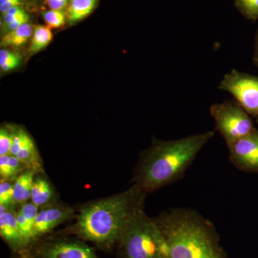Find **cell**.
Here are the masks:
<instances>
[{"label":"cell","mask_w":258,"mask_h":258,"mask_svg":"<svg viewBox=\"0 0 258 258\" xmlns=\"http://www.w3.org/2000/svg\"><path fill=\"white\" fill-rule=\"evenodd\" d=\"M145 193L134 184L123 192L86 204L80 210L74 232L101 248L113 247L129 220L144 207Z\"/></svg>","instance_id":"obj_1"},{"label":"cell","mask_w":258,"mask_h":258,"mask_svg":"<svg viewBox=\"0 0 258 258\" xmlns=\"http://www.w3.org/2000/svg\"><path fill=\"white\" fill-rule=\"evenodd\" d=\"M214 136V132H208L158 142L141 160L135 184L144 192H149L176 181Z\"/></svg>","instance_id":"obj_2"},{"label":"cell","mask_w":258,"mask_h":258,"mask_svg":"<svg viewBox=\"0 0 258 258\" xmlns=\"http://www.w3.org/2000/svg\"><path fill=\"white\" fill-rule=\"evenodd\" d=\"M166 243V258H227L213 225L187 209L156 219Z\"/></svg>","instance_id":"obj_3"},{"label":"cell","mask_w":258,"mask_h":258,"mask_svg":"<svg viewBox=\"0 0 258 258\" xmlns=\"http://www.w3.org/2000/svg\"><path fill=\"white\" fill-rule=\"evenodd\" d=\"M120 258H166L165 238L156 219L144 207L134 214L118 242Z\"/></svg>","instance_id":"obj_4"},{"label":"cell","mask_w":258,"mask_h":258,"mask_svg":"<svg viewBox=\"0 0 258 258\" xmlns=\"http://www.w3.org/2000/svg\"><path fill=\"white\" fill-rule=\"evenodd\" d=\"M210 114L215 120V129L227 146L255 129L248 113L236 101H226L212 105Z\"/></svg>","instance_id":"obj_5"},{"label":"cell","mask_w":258,"mask_h":258,"mask_svg":"<svg viewBox=\"0 0 258 258\" xmlns=\"http://www.w3.org/2000/svg\"><path fill=\"white\" fill-rule=\"evenodd\" d=\"M219 89L230 93L244 111L258 118V76L233 69L222 78Z\"/></svg>","instance_id":"obj_6"},{"label":"cell","mask_w":258,"mask_h":258,"mask_svg":"<svg viewBox=\"0 0 258 258\" xmlns=\"http://www.w3.org/2000/svg\"><path fill=\"white\" fill-rule=\"evenodd\" d=\"M35 258H98L94 249L75 239L58 238L39 246Z\"/></svg>","instance_id":"obj_7"},{"label":"cell","mask_w":258,"mask_h":258,"mask_svg":"<svg viewBox=\"0 0 258 258\" xmlns=\"http://www.w3.org/2000/svg\"><path fill=\"white\" fill-rule=\"evenodd\" d=\"M230 159L240 170L258 172V130L227 146Z\"/></svg>","instance_id":"obj_8"},{"label":"cell","mask_w":258,"mask_h":258,"mask_svg":"<svg viewBox=\"0 0 258 258\" xmlns=\"http://www.w3.org/2000/svg\"><path fill=\"white\" fill-rule=\"evenodd\" d=\"M10 155L15 156L28 169L42 171L41 159L31 137L25 131L19 128L13 130V144Z\"/></svg>","instance_id":"obj_9"},{"label":"cell","mask_w":258,"mask_h":258,"mask_svg":"<svg viewBox=\"0 0 258 258\" xmlns=\"http://www.w3.org/2000/svg\"><path fill=\"white\" fill-rule=\"evenodd\" d=\"M74 215V209L62 205H47L39 212L34 225V240L48 233Z\"/></svg>","instance_id":"obj_10"},{"label":"cell","mask_w":258,"mask_h":258,"mask_svg":"<svg viewBox=\"0 0 258 258\" xmlns=\"http://www.w3.org/2000/svg\"><path fill=\"white\" fill-rule=\"evenodd\" d=\"M16 212L10 208L0 214V235L13 250L21 252L26 246L19 230Z\"/></svg>","instance_id":"obj_11"},{"label":"cell","mask_w":258,"mask_h":258,"mask_svg":"<svg viewBox=\"0 0 258 258\" xmlns=\"http://www.w3.org/2000/svg\"><path fill=\"white\" fill-rule=\"evenodd\" d=\"M36 172L32 169H27L15 180L13 183L15 204H24L31 199L32 185Z\"/></svg>","instance_id":"obj_12"},{"label":"cell","mask_w":258,"mask_h":258,"mask_svg":"<svg viewBox=\"0 0 258 258\" xmlns=\"http://www.w3.org/2000/svg\"><path fill=\"white\" fill-rule=\"evenodd\" d=\"M97 1L98 0H69L64 12L67 21L75 23L87 18L96 8Z\"/></svg>","instance_id":"obj_13"},{"label":"cell","mask_w":258,"mask_h":258,"mask_svg":"<svg viewBox=\"0 0 258 258\" xmlns=\"http://www.w3.org/2000/svg\"><path fill=\"white\" fill-rule=\"evenodd\" d=\"M53 197V189L47 179L42 176H36L32 185V203L37 208H42L50 204Z\"/></svg>","instance_id":"obj_14"},{"label":"cell","mask_w":258,"mask_h":258,"mask_svg":"<svg viewBox=\"0 0 258 258\" xmlns=\"http://www.w3.org/2000/svg\"><path fill=\"white\" fill-rule=\"evenodd\" d=\"M33 26L30 23H25L18 28L7 32L2 37V47H20L26 44L29 39L32 37L34 32Z\"/></svg>","instance_id":"obj_15"},{"label":"cell","mask_w":258,"mask_h":258,"mask_svg":"<svg viewBox=\"0 0 258 258\" xmlns=\"http://www.w3.org/2000/svg\"><path fill=\"white\" fill-rule=\"evenodd\" d=\"M52 32L51 29L46 25H37L34 29L31 42L29 47V52L31 54L37 53L43 50L52 41Z\"/></svg>","instance_id":"obj_16"},{"label":"cell","mask_w":258,"mask_h":258,"mask_svg":"<svg viewBox=\"0 0 258 258\" xmlns=\"http://www.w3.org/2000/svg\"><path fill=\"white\" fill-rule=\"evenodd\" d=\"M235 6L244 18L258 20V0H235Z\"/></svg>","instance_id":"obj_17"},{"label":"cell","mask_w":258,"mask_h":258,"mask_svg":"<svg viewBox=\"0 0 258 258\" xmlns=\"http://www.w3.org/2000/svg\"><path fill=\"white\" fill-rule=\"evenodd\" d=\"M21 62V57L15 52L7 50L0 51V68L4 72H8L18 68Z\"/></svg>","instance_id":"obj_18"},{"label":"cell","mask_w":258,"mask_h":258,"mask_svg":"<svg viewBox=\"0 0 258 258\" xmlns=\"http://www.w3.org/2000/svg\"><path fill=\"white\" fill-rule=\"evenodd\" d=\"M44 21L50 29L60 28L66 23V13L63 11L50 10L43 14Z\"/></svg>","instance_id":"obj_19"},{"label":"cell","mask_w":258,"mask_h":258,"mask_svg":"<svg viewBox=\"0 0 258 258\" xmlns=\"http://www.w3.org/2000/svg\"><path fill=\"white\" fill-rule=\"evenodd\" d=\"M14 202V184L11 181L1 179L0 181V205L11 207Z\"/></svg>","instance_id":"obj_20"},{"label":"cell","mask_w":258,"mask_h":258,"mask_svg":"<svg viewBox=\"0 0 258 258\" xmlns=\"http://www.w3.org/2000/svg\"><path fill=\"white\" fill-rule=\"evenodd\" d=\"M13 144V130L5 127L0 129V156L8 155L10 154Z\"/></svg>","instance_id":"obj_21"},{"label":"cell","mask_w":258,"mask_h":258,"mask_svg":"<svg viewBox=\"0 0 258 258\" xmlns=\"http://www.w3.org/2000/svg\"><path fill=\"white\" fill-rule=\"evenodd\" d=\"M26 17H29V15L23 8H22L20 6L15 7V8H12L3 15V22L2 23H3V26L5 28L10 24L13 23L15 20L26 18Z\"/></svg>","instance_id":"obj_22"},{"label":"cell","mask_w":258,"mask_h":258,"mask_svg":"<svg viewBox=\"0 0 258 258\" xmlns=\"http://www.w3.org/2000/svg\"><path fill=\"white\" fill-rule=\"evenodd\" d=\"M38 208L35 205L32 203H25L22 204L21 208H20V211L23 214L24 216L26 217L27 220L30 222V223L33 226L35 225V220L37 215H38L39 211Z\"/></svg>","instance_id":"obj_23"},{"label":"cell","mask_w":258,"mask_h":258,"mask_svg":"<svg viewBox=\"0 0 258 258\" xmlns=\"http://www.w3.org/2000/svg\"><path fill=\"white\" fill-rule=\"evenodd\" d=\"M10 154L0 156V176H1V179L10 181Z\"/></svg>","instance_id":"obj_24"},{"label":"cell","mask_w":258,"mask_h":258,"mask_svg":"<svg viewBox=\"0 0 258 258\" xmlns=\"http://www.w3.org/2000/svg\"><path fill=\"white\" fill-rule=\"evenodd\" d=\"M22 0H0V12L5 14L8 10L15 7L21 6Z\"/></svg>","instance_id":"obj_25"},{"label":"cell","mask_w":258,"mask_h":258,"mask_svg":"<svg viewBox=\"0 0 258 258\" xmlns=\"http://www.w3.org/2000/svg\"><path fill=\"white\" fill-rule=\"evenodd\" d=\"M69 0H46V4L52 10L63 11L69 5Z\"/></svg>","instance_id":"obj_26"},{"label":"cell","mask_w":258,"mask_h":258,"mask_svg":"<svg viewBox=\"0 0 258 258\" xmlns=\"http://www.w3.org/2000/svg\"><path fill=\"white\" fill-rule=\"evenodd\" d=\"M254 61L258 67V31L255 37V45H254Z\"/></svg>","instance_id":"obj_27"}]
</instances>
